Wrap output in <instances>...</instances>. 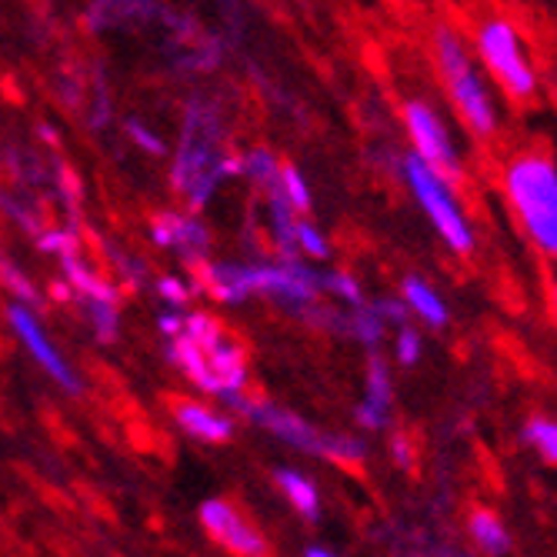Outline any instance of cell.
Wrapping results in <instances>:
<instances>
[{
    "mask_svg": "<svg viewBox=\"0 0 557 557\" xmlns=\"http://www.w3.org/2000/svg\"><path fill=\"white\" fill-rule=\"evenodd\" d=\"M74 300L81 304V311H84L94 337L104 347L117 344V337H121V311H117V304L114 300H97V297H74Z\"/></svg>",
    "mask_w": 557,
    "mask_h": 557,
    "instance_id": "ffe728a7",
    "label": "cell"
},
{
    "mask_svg": "<svg viewBox=\"0 0 557 557\" xmlns=\"http://www.w3.org/2000/svg\"><path fill=\"white\" fill-rule=\"evenodd\" d=\"M400 131L408 137V150L414 158H421L428 168H434L437 174L450 177L454 184H468V158L465 147L454 134L447 114L434 104L431 97H404L400 108Z\"/></svg>",
    "mask_w": 557,
    "mask_h": 557,
    "instance_id": "52a82bcc",
    "label": "cell"
},
{
    "mask_svg": "<svg viewBox=\"0 0 557 557\" xmlns=\"http://www.w3.org/2000/svg\"><path fill=\"white\" fill-rule=\"evenodd\" d=\"M124 127H127V137H131V140H134L140 150H144L147 158H164V154H168V144H164V137H161L158 131H150L144 121H137V117H134V121H127Z\"/></svg>",
    "mask_w": 557,
    "mask_h": 557,
    "instance_id": "4dcf8cb0",
    "label": "cell"
},
{
    "mask_svg": "<svg viewBox=\"0 0 557 557\" xmlns=\"http://www.w3.org/2000/svg\"><path fill=\"white\" fill-rule=\"evenodd\" d=\"M150 240L158 247L174 250L181 261H187L194 268L205 264L211 255V231L197 214H174V211L158 214L154 224H150Z\"/></svg>",
    "mask_w": 557,
    "mask_h": 557,
    "instance_id": "7c38bea8",
    "label": "cell"
},
{
    "mask_svg": "<svg viewBox=\"0 0 557 557\" xmlns=\"http://www.w3.org/2000/svg\"><path fill=\"white\" fill-rule=\"evenodd\" d=\"M154 287H158V297L168 304V308H187L190 287H187L181 277H174V274H161Z\"/></svg>",
    "mask_w": 557,
    "mask_h": 557,
    "instance_id": "d6a6232c",
    "label": "cell"
},
{
    "mask_svg": "<svg viewBox=\"0 0 557 557\" xmlns=\"http://www.w3.org/2000/svg\"><path fill=\"white\" fill-rule=\"evenodd\" d=\"M0 168H4V161H0Z\"/></svg>",
    "mask_w": 557,
    "mask_h": 557,
    "instance_id": "74e56055",
    "label": "cell"
},
{
    "mask_svg": "<svg viewBox=\"0 0 557 557\" xmlns=\"http://www.w3.org/2000/svg\"><path fill=\"white\" fill-rule=\"evenodd\" d=\"M218 404H224L227 411L240 414L247 424L261 428L277 444H284L290 450H300V454H311V458H321V461H331L337 468H358V465L368 461V454H371V447H368V441L361 434L324 431L304 414H297L290 408H281V404L264 400V397H250L247 391L224 394Z\"/></svg>",
    "mask_w": 557,
    "mask_h": 557,
    "instance_id": "277c9868",
    "label": "cell"
},
{
    "mask_svg": "<svg viewBox=\"0 0 557 557\" xmlns=\"http://www.w3.org/2000/svg\"><path fill=\"white\" fill-rule=\"evenodd\" d=\"M0 287H4L14 300L30 304V308H37V304H40L37 284L24 274V268H17V264L8 258V250H4V247H0Z\"/></svg>",
    "mask_w": 557,
    "mask_h": 557,
    "instance_id": "484cf974",
    "label": "cell"
},
{
    "mask_svg": "<svg viewBox=\"0 0 557 557\" xmlns=\"http://www.w3.org/2000/svg\"><path fill=\"white\" fill-rule=\"evenodd\" d=\"M171 418H174V428L200 444H227L237 431V421L234 414L214 408V404H205V400H187V397H177L171 404Z\"/></svg>",
    "mask_w": 557,
    "mask_h": 557,
    "instance_id": "4fadbf2b",
    "label": "cell"
},
{
    "mask_svg": "<svg viewBox=\"0 0 557 557\" xmlns=\"http://www.w3.org/2000/svg\"><path fill=\"white\" fill-rule=\"evenodd\" d=\"M184 327H187V311H184V308H164V311L158 314V331H161L164 341L181 337Z\"/></svg>",
    "mask_w": 557,
    "mask_h": 557,
    "instance_id": "836d02e7",
    "label": "cell"
},
{
    "mask_svg": "<svg viewBox=\"0 0 557 557\" xmlns=\"http://www.w3.org/2000/svg\"><path fill=\"white\" fill-rule=\"evenodd\" d=\"M37 247L44 255H54L61 261L67 255H81V234L77 227H44L37 234Z\"/></svg>",
    "mask_w": 557,
    "mask_h": 557,
    "instance_id": "83f0119b",
    "label": "cell"
},
{
    "mask_svg": "<svg viewBox=\"0 0 557 557\" xmlns=\"http://www.w3.org/2000/svg\"><path fill=\"white\" fill-rule=\"evenodd\" d=\"M0 211H4V218L8 221H14L24 234H30L34 240H37V234L44 231V224L34 218V211L24 205V200L17 197V194H11V190H0Z\"/></svg>",
    "mask_w": 557,
    "mask_h": 557,
    "instance_id": "f546056e",
    "label": "cell"
},
{
    "mask_svg": "<svg viewBox=\"0 0 557 557\" xmlns=\"http://www.w3.org/2000/svg\"><path fill=\"white\" fill-rule=\"evenodd\" d=\"M497 190L521 237L557 264V154L544 144H521L497 161Z\"/></svg>",
    "mask_w": 557,
    "mask_h": 557,
    "instance_id": "6da1fadb",
    "label": "cell"
},
{
    "mask_svg": "<svg viewBox=\"0 0 557 557\" xmlns=\"http://www.w3.org/2000/svg\"><path fill=\"white\" fill-rule=\"evenodd\" d=\"M255 294L274 300L281 311L300 318L308 308L324 297L321 294V271L308 261H255Z\"/></svg>",
    "mask_w": 557,
    "mask_h": 557,
    "instance_id": "9c48e42d",
    "label": "cell"
},
{
    "mask_svg": "<svg viewBox=\"0 0 557 557\" xmlns=\"http://www.w3.org/2000/svg\"><path fill=\"white\" fill-rule=\"evenodd\" d=\"M184 334L200 347V350H211V347H218L227 334H224V327L211 318V314H200V311H194V314H187V327H184Z\"/></svg>",
    "mask_w": 557,
    "mask_h": 557,
    "instance_id": "f1b7e54d",
    "label": "cell"
},
{
    "mask_svg": "<svg viewBox=\"0 0 557 557\" xmlns=\"http://www.w3.org/2000/svg\"><path fill=\"white\" fill-rule=\"evenodd\" d=\"M274 484L281 491V497L287 500V508L308 524H318L324 508H321V491L314 484L311 474H304L300 468H290V465H281L274 468Z\"/></svg>",
    "mask_w": 557,
    "mask_h": 557,
    "instance_id": "2e32d148",
    "label": "cell"
},
{
    "mask_svg": "<svg viewBox=\"0 0 557 557\" xmlns=\"http://www.w3.org/2000/svg\"><path fill=\"white\" fill-rule=\"evenodd\" d=\"M391 327L377 318V311L371 308V300L361 304V308H344V324H341V337L361 344L368 354L371 350H381L384 341H387Z\"/></svg>",
    "mask_w": 557,
    "mask_h": 557,
    "instance_id": "d6986e66",
    "label": "cell"
},
{
    "mask_svg": "<svg viewBox=\"0 0 557 557\" xmlns=\"http://www.w3.org/2000/svg\"><path fill=\"white\" fill-rule=\"evenodd\" d=\"M304 557H344V554H337L324 544H311V547H304Z\"/></svg>",
    "mask_w": 557,
    "mask_h": 557,
    "instance_id": "8d00e7d4",
    "label": "cell"
},
{
    "mask_svg": "<svg viewBox=\"0 0 557 557\" xmlns=\"http://www.w3.org/2000/svg\"><path fill=\"white\" fill-rule=\"evenodd\" d=\"M371 308L377 311V318H381L391 331L411 321L408 308H404V300H400L397 294H381V297H374V300H371Z\"/></svg>",
    "mask_w": 557,
    "mask_h": 557,
    "instance_id": "1f68e13d",
    "label": "cell"
},
{
    "mask_svg": "<svg viewBox=\"0 0 557 557\" xmlns=\"http://www.w3.org/2000/svg\"><path fill=\"white\" fill-rule=\"evenodd\" d=\"M164 14L158 0H94L87 8L90 30H127L150 24Z\"/></svg>",
    "mask_w": 557,
    "mask_h": 557,
    "instance_id": "9a60e30c",
    "label": "cell"
},
{
    "mask_svg": "<svg viewBox=\"0 0 557 557\" xmlns=\"http://www.w3.org/2000/svg\"><path fill=\"white\" fill-rule=\"evenodd\" d=\"M424 358V337L421 331L408 321V324H400L394 327V337H391V361L404 371H411L418 368Z\"/></svg>",
    "mask_w": 557,
    "mask_h": 557,
    "instance_id": "d4e9b609",
    "label": "cell"
},
{
    "mask_svg": "<svg viewBox=\"0 0 557 557\" xmlns=\"http://www.w3.org/2000/svg\"><path fill=\"white\" fill-rule=\"evenodd\" d=\"M468 534H471V544L484 554V557H508L515 541H511V531L504 524L491 508H474L471 518H468Z\"/></svg>",
    "mask_w": 557,
    "mask_h": 557,
    "instance_id": "e0dca14e",
    "label": "cell"
},
{
    "mask_svg": "<svg viewBox=\"0 0 557 557\" xmlns=\"http://www.w3.org/2000/svg\"><path fill=\"white\" fill-rule=\"evenodd\" d=\"M468 44L487 81L494 84L497 97L508 104H531L541 94V71L531 54V44L521 30V24L511 14L500 11H484L474 17Z\"/></svg>",
    "mask_w": 557,
    "mask_h": 557,
    "instance_id": "8992f818",
    "label": "cell"
},
{
    "mask_svg": "<svg viewBox=\"0 0 557 557\" xmlns=\"http://www.w3.org/2000/svg\"><path fill=\"white\" fill-rule=\"evenodd\" d=\"M197 521L218 547H224L234 557H271V544L261 534V528L227 497L214 494V497L200 500Z\"/></svg>",
    "mask_w": 557,
    "mask_h": 557,
    "instance_id": "30bf717a",
    "label": "cell"
},
{
    "mask_svg": "<svg viewBox=\"0 0 557 557\" xmlns=\"http://www.w3.org/2000/svg\"><path fill=\"white\" fill-rule=\"evenodd\" d=\"M8 327H11V334L17 337L24 354L40 368V374L50 384L61 387L67 397H81L84 394V377L64 358V350L58 347V341L50 337V331L40 321L37 308H30V304H21V300H11L8 304Z\"/></svg>",
    "mask_w": 557,
    "mask_h": 557,
    "instance_id": "ba28073f",
    "label": "cell"
},
{
    "mask_svg": "<svg viewBox=\"0 0 557 557\" xmlns=\"http://www.w3.org/2000/svg\"><path fill=\"white\" fill-rule=\"evenodd\" d=\"M547 304H550V314H554V321H557V264H554V271L547 274Z\"/></svg>",
    "mask_w": 557,
    "mask_h": 557,
    "instance_id": "d590c367",
    "label": "cell"
},
{
    "mask_svg": "<svg viewBox=\"0 0 557 557\" xmlns=\"http://www.w3.org/2000/svg\"><path fill=\"white\" fill-rule=\"evenodd\" d=\"M521 441L537 454L544 465L557 468V418L547 414H531L521 428Z\"/></svg>",
    "mask_w": 557,
    "mask_h": 557,
    "instance_id": "603a6c76",
    "label": "cell"
},
{
    "mask_svg": "<svg viewBox=\"0 0 557 557\" xmlns=\"http://www.w3.org/2000/svg\"><path fill=\"white\" fill-rule=\"evenodd\" d=\"M58 264H61L67 287L74 290V297H97V300H114V304L121 300V290L104 274H97L81 255H67Z\"/></svg>",
    "mask_w": 557,
    "mask_h": 557,
    "instance_id": "ac0fdd59",
    "label": "cell"
},
{
    "mask_svg": "<svg viewBox=\"0 0 557 557\" xmlns=\"http://www.w3.org/2000/svg\"><path fill=\"white\" fill-rule=\"evenodd\" d=\"M391 461L397 465V468H404V471H411L414 468V444H411V437L408 434H391Z\"/></svg>",
    "mask_w": 557,
    "mask_h": 557,
    "instance_id": "e575fe53",
    "label": "cell"
},
{
    "mask_svg": "<svg viewBox=\"0 0 557 557\" xmlns=\"http://www.w3.org/2000/svg\"><path fill=\"white\" fill-rule=\"evenodd\" d=\"M428 47L450 114L458 117L468 137H474L478 144H494L504 131L500 97L481 71L468 37L450 24H434Z\"/></svg>",
    "mask_w": 557,
    "mask_h": 557,
    "instance_id": "7a4b0ae2",
    "label": "cell"
},
{
    "mask_svg": "<svg viewBox=\"0 0 557 557\" xmlns=\"http://www.w3.org/2000/svg\"><path fill=\"white\" fill-rule=\"evenodd\" d=\"M397 297L404 300V308H408V314L414 321H421L424 327L431 331H444L450 324V308L444 294L421 274H404L400 277V290Z\"/></svg>",
    "mask_w": 557,
    "mask_h": 557,
    "instance_id": "5bb4252c",
    "label": "cell"
},
{
    "mask_svg": "<svg viewBox=\"0 0 557 557\" xmlns=\"http://www.w3.org/2000/svg\"><path fill=\"white\" fill-rule=\"evenodd\" d=\"M227 177H240V154L224 150V117L221 108L208 97H190L184 111L181 140L174 150L171 181L174 190L187 200L194 211L208 208L218 187Z\"/></svg>",
    "mask_w": 557,
    "mask_h": 557,
    "instance_id": "3957f363",
    "label": "cell"
},
{
    "mask_svg": "<svg viewBox=\"0 0 557 557\" xmlns=\"http://www.w3.org/2000/svg\"><path fill=\"white\" fill-rule=\"evenodd\" d=\"M281 190H284V197L290 200V208L300 218H308L314 211V194H311V184H308V177H304L300 168H294V164L281 168Z\"/></svg>",
    "mask_w": 557,
    "mask_h": 557,
    "instance_id": "4316f807",
    "label": "cell"
},
{
    "mask_svg": "<svg viewBox=\"0 0 557 557\" xmlns=\"http://www.w3.org/2000/svg\"><path fill=\"white\" fill-rule=\"evenodd\" d=\"M281 161L268 147H250L240 154V177H247L258 190H271L281 184Z\"/></svg>",
    "mask_w": 557,
    "mask_h": 557,
    "instance_id": "44dd1931",
    "label": "cell"
},
{
    "mask_svg": "<svg viewBox=\"0 0 557 557\" xmlns=\"http://www.w3.org/2000/svg\"><path fill=\"white\" fill-rule=\"evenodd\" d=\"M321 294L341 304V308H361V304H368L364 284L344 268H321Z\"/></svg>",
    "mask_w": 557,
    "mask_h": 557,
    "instance_id": "7402d4cb",
    "label": "cell"
},
{
    "mask_svg": "<svg viewBox=\"0 0 557 557\" xmlns=\"http://www.w3.org/2000/svg\"><path fill=\"white\" fill-rule=\"evenodd\" d=\"M331 255H334L331 237L311 218H300L297 221V258L308 264H327Z\"/></svg>",
    "mask_w": 557,
    "mask_h": 557,
    "instance_id": "cb8c5ba5",
    "label": "cell"
},
{
    "mask_svg": "<svg viewBox=\"0 0 557 557\" xmlns=\"http://www.w3.org/2000/svg\"><path fill=\"white\" fill-rule=\"evenodd\" d=\"M387 168L397 177V184L408 190L414 208L421 211V218L431 224V231L437 234V240L450 250V255L471 258L478 250V227H474V218L465 205L461 184H454L450 177L428 168L421 158L411 154L408 147L394 150Z\"/></svg>",
    "mask_w": 557,
    "mask_h": 557,
    "instance_id": "5b68a950",
    "label": "cell"
},
{
    "mask_svg": "<svg viewBox=\"0 0 557 557\" xmlns=\"http://www.w3.org/2000/svg\"><path fill=\"white\" fill-rule=\"evenodd\" d=\"M394 421V374H391V361L381 350L368 354L364 364V391L358 408H354V424H358L364 434H381L387 431Z\"/></svg>",
    "mask_w": 557,
    "mask_h": 557,
    "instance_id": "8fae6325",
    "label": "cell"
}]
</instances>
